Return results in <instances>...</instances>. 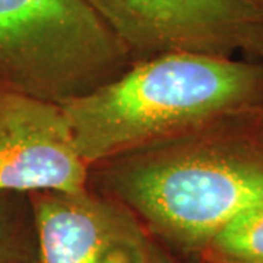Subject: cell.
Listing matches in <instances>:
<instances>
[{
    "instance_id": "1",
    "label": "cell",
    "mask_w": 263,
    "mask_h": 263,
    "mask_svg": "<svg viewBox=\"0 0 263 263\" xmlns=\"http://www.w3.org/2000/svg\"><path fill=\"white\" fill-rule=\"evenodd\" d=\"M100 179L152 237L200 259L221 227L263 199V108L104 162Z\"/></svg>"
},
{
    "instance_id": "2",
    "label": "cell",
    "mask_w": 263,
    "mask_h": 263,
    "mask_svg": "<svg viewBox=\"0 0 263 263\" xmlns=\"http://www.w3.org/2000/svg\"><path fill=\"white\" fill-rule=\"evenodd\" d=\"M62 107L91 168L263 108V62L165 53Z\"/></svg>"
},
{
    "instance_id": "3",
    "label": "cell",
    "mask_w": 263,
    "mask_h": 263,
    "mask_svg": "<svg viewBox=\"0 0 263 263\" xmlns=\"http://www.w3.org/2000/svg\"><path fill=\"white\" fill-rule=\"evenodd\" d=\"M133 63L88 0H0V85L63 104Z\"/></svg>"
},
{
    "instance_id": "4",
    "label": "cell",
    "mask_w": 263,
    "mask_h": 263,
    "mask_svg": "<svg viewBox=\"0 0 263 263\" xmlns=\"http://www.w3.org/2000/svg\"><path fill=\"white\" fill-rule=\"evenodd\" d=\"M132 60L202 53L263 62V8L254 0H88Z\"/></svg>"
},
{
    "instance_id": "5",
    "label": "cell",
    "mask_w": 263,
    "mask_h": 263,
    "mask_svg": "<svg viewBox=\"0 0 263 263\" xmlns=\"http://www.w3.org/2000/svg\"><path fill=\"white\" fill-rule=\"evenodd\" d=\"M28 196L35 263H154L158 243L114 197L89 189Z\"/></svg>"
},
{
    "instance_id": "6",
    "label": "cell",
    "mask_w": 263,
    "mask_h": 263,
    "mask_svg": "<svg viewBox=\"0 0 263 263\" xmlns=\"http://www.w3.org/2000/svg\"><path fill=\"white\" fill-rule=\"evenodd\" d=\"M89 174L62 104L0 85V193H79Z\"/></svg>"
},
{
    "instance_id": "7",
    "label": "cell",
    "mask_w": 263,
    "mask_h": 263,
    "mask_svg": "<svg viewBox=\"0 0 263 263\" xmlns=\"http://www.w3.org/2000/svg\"><path fill=\"white\" fill-rule=\"evenodd\" d=\"M202 263H263V199L235 214L208 243Z\"/></svg>"
},
{
    "instance_id": "8",
    "label": "cell",
    "mask_w": 263,
    "mask_h": 263,
    "mask_svg": "<svg viewBox=\"0 0 263 263\" xmlns=\"http://www.w3.org/2000/svg\"><path fill=\"white\" fill-rule=\"evenodd\" d=\"M18 193H0V263H35L31 208L24 211Z\"/></svg>"
},
{
    "instance_id": "9",
    "label": "cell",
    "mask_w": 263,
    "mask_h": 263,
    "mask_svg": "<svg viewBox=\"0 0 263 263\" xmlns=\"http://www.w3.org/2000/svg\"><path fill=\"white\" fill-rule=\"evenodd\" d=\"M154 263H176V260L170 256L168 252L164 247L158 245L157 250H155V256H154Z\"/></svg>"
},
{
    "instance_id": "10",
    "label": "cell",
    "mask_w": 263,
    "mask_h": 263,
    "mask_svg": "<svg viewBox=\"0 0 263 263\" xmlns=\"http://www.w3.org/2000/svg\"><path fill=\"white\" fill-rule=\"evenodd\" d=\"M254 2H256L260 8H263V0H254Z\"/></svg>"
},
{
    "instance_id": "11",
    "label": "cell",
    "mask_w": 263,
    "mask_h": 263,
    "mask_svg": "<svg viewBox=\"0 0 263 263\" xmlns=\"http://www.w3.org/2000/svg\"><path fill=\"white\" fill-rule=\"evenodd\" d=\"M32 263H34V262H32Z\"/></svg>"
}]
</instances>
